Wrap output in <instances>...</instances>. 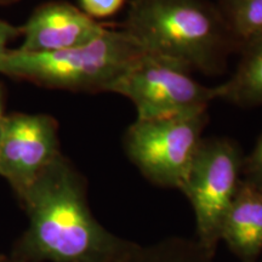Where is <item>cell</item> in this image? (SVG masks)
Wrapping results in <instances>:
<instances>
[{
	"mask_svg": "<svg viewBox=\"0 0 262 262\" xmlns=\"http://www.w3.org/2000/svg\"><path fill=\"white\" fill-rule=\"evenodd\" d=\"M18 199L29 222L11 254L22 260L102 262L123 244L94 217L86 182L62 153Z\"/></svg>",
	"mask_w": 262,
	"mask_h": 262,
	"instance_id": "1",
	"label": "cell"
},
{
	"mask_svg": "<svg viewBox=\"0 0 262 262\" xmlns=\"http://www.w3.org/2000/svg\"><path fill=\"white\" fill-rule=\"evenodd\" d=\"M123 29L143 52L210 75L238 49L221 10L208 0H131Z\"/></svg>",
	"mask_w": 262,
	"mask_h": 262,
	"instance_id": "2",
	"label": "cell"
},
{
	"mask_svg": "<svg viewBox=\"0 0 262 262\" xmlns=\"http://www.w3.org/2000/svg\"><path fill=\"white\" fill-rule=\"evenodd\" d=\"M142 52L123 28H107L93 41L66 50L28 54L6 49L0 54V73L50 89L108 93Z\"/></svg>",
	"mask_w": 262,
	"mask_h": 262,
	"instance_id": "3",
	"label": "cell"
},
{
	"mask_svg": "<svg viewBox=\"0 0 262 262\" xmlns=\"http://www.w3.org/2000/svg\"><path fill=\"white\" fill-rule=\"evenodd\" d=\"M244 158L234 141L203 139L179 188L194 211L196 243L211 257L221 241L222 222L243 180Z\"/></svg>",
	"mask_w": 262,
	"mask_h": 262,
	"instance_id": "4",
	"label": "cell"
},
{
	"mask_svg": "<svg viewBox=\"0 0 262 262\" xmlns=\"http://www.w3.org/2000/svg\"><path fill=\"white\" fill-rule=\"evenodd\" d=\"M108 93L130 100L137 120L208 112L209 104L216 100L215 88L199 83L187 68L147 52L126 68Z\"/></svg>",
	"mask_w": 262,
	"mask_h": 262,
	"instance_id": "5",
	"label": "cell"
},
{
	"mask_svg": "<svg viewBox=\"0 0 262 262\" xmlns=\"http://www.w3.org/2000/svg\"><path fill=\"white\" fill-rule=\"evenodd\" d=\"M208 112L135 120L124 136L129 159L160 187L180 188L201 146Z\"/></svg>",
	"mask_w": 262,
	"mask_h": 262,
	"instance_id": "6",
	"label": "cell"
},
{
	"mask_svg": "<svg viewBox=\"0 0 262 262\" xmlns=\"http://www.w3.org/2000/svg\"><path fill=\"white\" fill-rule=\"evenodd\" d=\"M61 155L58 124L48 114L15 113L0 122V176L17 196Z\"/></svg>",
	"mask_w": 262,
	"mask_h": 262,
	"instance_id": "7",
	"label": "cell"
},
{
	"mask_svg": "<svg viewBox=\"0 0 262 262\" xmlns=\"http://www.w3.org/2000/svg\"><path fill=\"white\" fill-rule=\"evenodd\" d=\"M106 29L70 3H45L22 26L24 42L17 50L42 54L81 47L100 37Z\"/></svg>",
	"mask_w": 262,
	"mask_h": 262,
	"instance_id": "8",
	"label": "cell"
},
{
	"mask_svg": "<svg viewBox=\"0 0 262 262\" xmlns=\"http://www.w3.org/2000/svg\"><path fill=\"white\" fill-rule=\"evenodd\" d=\"M221 241L242 262H256L262 251V189L242 180L221 227Z\"/></svg>",
	"mask_w": 262,
	"mask_h": 262,
	"instance_id": "9",
	"label": "cell"
},
{
	"mask_svg": "<svg viewBox=\"0 0 262 262\" xmlns=\"http://www.w3.org/2000/svg\"><path fill=\"white\" fill-rule=\"evenodd\" d=\"M234 73L215 86L216 100L250 108L262 106V35L241 48Z\"/></svg>",
	"mask_w": 262,
	"mask_h": 262,
	"instance_id": "10",
	"label": "cell"
},
{
	"mask_svg": "<svg viewBox=\"0 0 262 262\" xmlns=\"http://www.w3.org/2000/svg\"><path fill=\"white\" fill-rule=\"evenodd\" d=\"M220 10L238 50L262 35V0H222Z\"/></svg>",
	"mask_w": 262,
	"mask_h": 262,
	"instance_id": "11",
	"label": "cell"
},
{
	"mask_svg": "<svg viewBox=\"0 0 262 262\" xmlns=\"http://www.w3.org/2000/svg\"><path fill=\"white\" fill-rule=\"evenodd\" d=\"M243 179L262 189V134L250 155L244 158Z\"/></svg>",
	"mask_w": 262,
	"mask_h": 262,
	"instance_id": "12",
	"label": "cell"
},
{
	"mask_svg": "<svg viewBox=\"0 0 262 262\" xmlns=\"http://www.w3.org/2000/svg\"><path fill=\"white\" fill-rule=\"evenodd\" d=\"M80 10L91 18H104L117 14L125 0H79Z\"/></svg>",
	"mask_w": 262,
	"mask_h": 262,
	"instance_id": "13",
	"label": "cell"
},
{
	"mask_svg": "<svg viewBox=\"0 0 262 262\" xmlns=\"http://www.w3.org/2000/svg\"><path fill=\"white\" fill-rule=\"evenodd\" d=\"M18 35H22V27H16L0 19V54L9 49V42L17 38Z\"/></svg>",
	"mask_w": 262,
	"mask_h": 262,
	"instance_id": "14",
	"label": "cell"
},
{
	"mask_svg": "<svg viewBox=\"0 0 262 262\" xmlns=\"http://www.w3.org/2000/svg\"><path fill=\"white\" fill-rule=\"evenodd\" d=\"M0 262H27V261L15 256L14 254H9V255H0Z\"/></svg>",
	"mask_w": 262,
	"mask_h": 262,
	"instance_id": "15",
	"label": "cell"
},
{
	"mask_svg": "<svg viewBox=\"0 0 262 262\" xmlns=\"http://www.w3.org/2000/svg\"><path fill=\"white\" fill-rule=\"evenodd\" d=\"M4 116V96H3V91L0 89V122H2Z\"/></svg>",
	"mask_w": 262,
	"mask_h": 262,
	"instance_id": "16",
	"label": "cell"
},
{
	"mask_svg": "<svg viewBox=\"0 0 262 262\" xmlns=\"http://www.w3.org/2000/svg\"><path fill=\"white\" fill-rule=\"evenodd\" d=\"M14 2H16V0H0L2 4H9V3H14Z\"/></svg>",
	"mask_w": 262,
	"mask_h": 262,
	"instance_id": "17",
	"label": "cell"
},
{
	"mask_svg": "<svg viewBox=\"0 0 262 262\" xmlns=\"http://www.w3.org/2000/svg\"><path fill=\"white\" fill-rule=\"evenodd\" d=\"M256 262H257V261H256Z\"/></svg>",
	"mask_w": 262,
	"mask_h": 262,
	"instance_id": "18",
	"label": "cell"
}]
</instances>
